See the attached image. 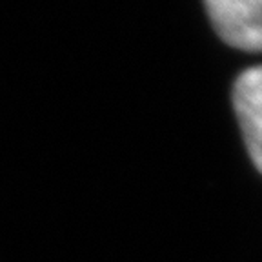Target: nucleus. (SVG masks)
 Instances as JSON below:
<instances>
[{"mask_svg": "<svg viewBox=\"0 0 262 262\" xmlns=\"http://www.w3.org/2000/svg\"><path fill=\"white\" fill-rule=\"evenodd\" d=\"M213 28L226 44L262 51V0H204Z\"/></svg>", "mask_w": 262, "mask_h": 262, "instance_id": "f257e3e1", "label": "nucleus"}, {"mask_svg": "<svg viewBox=\"0 0 262 262\" xmlns=\"http://www.w3.org/2000/svg\"><path fill=\"white\" fill-rule=\"evenodd\" d=\"M233 107L246 147L255 168L262 173V66L238 75L233 88Z\"/></svg>", "mask_w": 262, "mask_h": 262, "instance_id": "f03ea898", "label": "nucleus"}]
</instances>
